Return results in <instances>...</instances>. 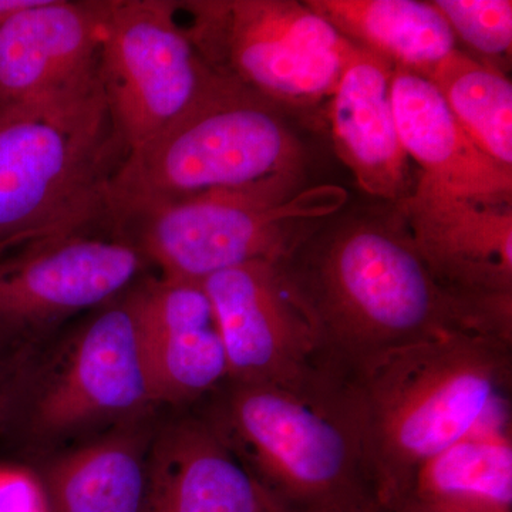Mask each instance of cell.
Here are the masks:
<instances>
[{
    "mask_svg": "<svg viewBox=\"0 0 512 512\" xmlns=\"http://www.w3.org/2000/svg\"><path fill=\"white\" fill-rule=\"evenodd\" d=\"M281 266L318 335L326 366L343 377L389 350L447 333L512 339V302L444 288L394 204L338 212Z\"/></svg>",
    "mask_w": 512,
    "mask_h": 512,
    "instance_id": "obj_1",
    "label": "cell"
},
{
    "mask_svg": "<svg viewBox=\"0 0 512 512\" xmlns=\"http://www.w3.org/2000/svg\"><path fill=\"white\" fill-rule=\"evenodd\" d=\"M512 339L454 332L382 353L348 379L380 510L399 503L430 458L510 421Z\"/></svg>",
    "mask_w": 512,
    "mask_h": 512,
    "instance_id": "obj_2",
    "label": "cell"
},
{
    "mask_svg": "<svg viewBox=\"0 0 512 512\" xmlns=\"http://www.w3.org/2000/svg\"><path fill=\"white\" fill-rule=\"evenodd\" d=\"M204 414L279 512H379L348 379L323 370L292 386L227 380Z\"/></svg>",
    "mask_w": 512,
    "mask_h": 512,
    "instance_id": "obj_3",
    "label": "cell"
},
{
    "mask_svg": "<svg viewBox=\"0 0 512 512\" xmlns=\"http://www.w3.org/2000/svg\"><path fill=\"white\" fill-rule=\"evenodd\" d=\"M134 286L23 350L0 403V447L12 461L35 466L165 409L144 362Z\"/></svg>",
    "mask_w": 512,
    "mask_h": 512,
    "instance_id": "obj_4",
    "label": "cell"
},
{
    "mask_svg": "<svg viewBox=\"0 0 512 512\" xmlns=\"http://www.w3.org/2000/svg\"><path fill=\"white\" fill-rule=\"evenodd\" d=\"M128 156L100 86L0 117V256L109 224Z\"/></svg>",
    "mask_w": 512,
    "mask_h": 512,
    "instance_id": "obj_5",
    "label": "cell"
},
{
    "mask_svg": "<svg viewBox=\"0 0 512 512\" xmlns=\"http://www.w3.org/2000/svg\"><path fill=\"white\" fill-rule=\"evenodd\" d=\"M305 161L284 110L221 76L181 119L128 154L111 181L109 220L210 192L303 178Z\"/></svg>",
    "mask_w": 512,
    "mask_h": 512,
    "instance_id": "obj_6",
    "label": "cell"
},
{
    "mask_svg": "<svg viewBox=\"0 0 512 512\" xmlns=\"http://www.w3.org/2000/svg\"><path fill=\"white\" fill-rule=\"evenodd\" d=\"M346 202L339 185L305 188L303 178H281L151 205L110 222L161 276L202 284L249 262L281 264Z\"/></svg>",
    "mask_w": 512,
    "mask_h": 512,
    "instance_id": "obj_7",
    "label": "cell"
},
{
    "mask_svg": "<svg viewBox=\"0 0 512 512\" xmlns=\"http://www.w3.org/2000/svg\"><path fill=\"white\" fill-rule=\"evenodd\" d=\"M178 5L190 16L185 29L205 63L281 109L328 100L355 47L305 2L185 0Z\"/></svg>",
    "mask_w": 512,
    "mask_h": 512,
    "instance_id": "obj_8",
    "label": "cell"
},
{
    "mask_svg": "<svg viewBox=\"0 0 512 512\" xmlns=\"http://www.w3.org/2000/svg\"><path fill=\"white\" fill-rule=\"evenodd\" d=\"M178 13L175 0H107L100 84L128 154L160 136L220 80Z\"/></svg>",
    "mask_w": 512,
    "mask_h": 512,
    "instance_id": "obj_9",
    "label": "cell"
},
{
    "mask_svg": "<svg viewBox=\"0 0 512 512\" xmlns=\"http://www.w3.org/2000/svg\"><path fill=\"white\" fill-rule=\"evenodd\" d=\"M148 274L140 249L110 225L15 249L0 256V340L32 348Z\"/></svg>",
    "mask_w": 512,
    "mask_h": 512,
    "instance_id": "obj_10",
    "label": "cell"
},
{
    "mask_svg": "<svg viewBox=\"0 0 512 512\" xmlns=\"http://www.w3.org/2000/svg\"><path fill=\"white\" fill-rule=\"evenodd\" d=\"M202 286L227 352L228 380L292 386L330 370L281 264L249 262Z\"/></svg>",
    "mask_w": 512,
    "mask_h": 512,
    "instance_id": "obj_11",
    "label": "cell"
},
{
    "mask_svg": "<svg viewBox=\"0 0 512 512\" xmlns=\"http://www.w3.org/2000/svg\"><path fill=\"white\" fill-rule=\"evenodd\" d=\"M107 0H28L0 25V117L100 86Z\"/></svg>",
    "mask_w": 512,
    "mask_h": 512,
    "instance_id": "obj_12",
    "label": "cell"
},
{
    "mask_svg": "<svg viewBox=\"0 0 512 512\" xmlns=\"http://www.w3.org/2000/svg\"><path fill=\"white\" fill-rule=\"evenodd\" d=\"M394 205L444 288L481 301H512V201L454 197L417 180Z\"/></svg>",
    "mask_w": 512,
    "mask_h": 512,
    "instance_id": "obj_13",
    "label": "cell"
},
{
    "mask_svg": "<svg viewBox=\"0 0 512 512\" xmlns=\"http://www.w3.org/2000/svg\"><path fill=\"white\" fill-rule=\"evenodd\" d=\"M148 376L165 409H188L229 377L214 309L198 282L150 274L134 288Z\"/></svg>",
    "mask_w": 512,
    "mask_h": 512,
    "instance_id": "obj_14",
    "label": "cell"
},
{
    "mask_svg": "<svg viewBox=\"0 0 512 512\" xmlns=\"http://www.w3.org/2000/svg\"><path fill=\"white\" fill-rule=\"evenodd\" d=\"M147 512H279L195 407L167 409L150 453Z\"/></svg>",
    "mask_w": 512,
    "mask_h": 512,
    "instance_id": "obj_15",
    "label": "cell"
},
{
    "mask_svg": "<svg viewBox=\"0 0 512 512\" xmlns=\"http://www.w3.org/2000/svg\"><path fill=\"white\" fill-rule=\"evenodd\" d=\"M393 73L392 63L355 46L328 99L336 154L366 194L387 204L414 187L394 117Z\"/></svg>",
    "mask_w": 512,
    "mask_h": 512,
    "instance_id": "obj_16",
    "label": "cell"
},
{
    "mask_svg": "<svg viewBox=\"0 0 512 512\" xmlns=\"http://www.w3.org/2000/svg\"><path fill=\"white\" fill-rule=\"evenodd\" d=\"M392 103L407 157L419 181L454 197L512 201V168L474 143L426 77L394 67Z\"/></svg>",
    "mask_w": 512,
    "mask_h": 512,
    "instance_id": "obj_17",
    "label": "cell"
},
{
    "mask_svg": "<svg viewBox=\"0 0 512 512\" xmlns=\"http://www.w3.org/2000/svg\"><path fill=\"white\" fill-rule=\"evenodd\" d=\"M158 409L40 461L50 512H147Z\"/></svg>",
    "mask_w": 512,
    "mask_h": 512,
    "instance_id": "obj_18",
    "label": "cell"
},
{
    "mask_svg": "<svg viewBox=\"0 0 512 512\" xmlns=\"http://www.w3.org/2000/svg\"><path fill=\"white\" fill-rule=\"evenodd\" d=\"M305 5L352 45L424 77L456 49V36L431 2L305 0Z\"/></svg>",
    "mask_w": 512,
    "mask_h": 512,
    "instance_id": "obj_19",
    "label": "cell"
},
{
    "mask_svg": "<svg viewBox=\"0 0 512 512\" xmlns=\"http://www.w3.org/2000/svg\"><path fill=\"white\" fill-rule=\"evenodd\" d=\"M406 497L453 512H512L510 421L480 427L430 458Z\"/></svg>",
    "mask_w": 512,
    "mask_h": 512,
    "instance_id": "obj_20",
    "label": "cell"
},
{
    "mask_svg": "<svg viewBox=\"0 0 512 512\" xmlns=\"http://www.w3.org/2000/svg\"><path fill=\"white\" fill-rule=\"evenodd\" d=\"M426 79L474 143L512 168V84L503 70L454 49Z\"/></svg>",
    "mask_w": 512,
    "mask_h": 512,
    "instance_id": "obj_21",
    "label": "cell"
},
{
    "mask_svg": "<svg viewBox=\"0 0 512 512\" xmlns=\"http://www.w3.org/2000/svg\"><path fill=\"white\" fill-rule=\"evenodd\" d=\"M434 8L461 37L481 55L500 59L511 55V0H434Z\"/></svg>",
    "mask_w": 512,
    "mask_h": 512,
    "instance_id": "obj_22",
    "label": "cell"
},
{
    "mask_svg": "<svg viewBox=\"0 0 512 512\" xmlns=\"http://www.w3.org/2000/svg\"><path fill=\"white\" fill-rule=\"evenodd\" d=\"M0 512H50L35 468L18 461L0 464Z\"/></svg>",
    "mask_w": 512,
    "mask_h": 512,
    "instance_id": "obj_23",
    "label": "cell"
},
{
    "mask_svg": "<svg viewBox=\"0 0 512 512\" xmlns=\"http://www.w3.org/2000/svg\"><path fill=\"white\" fill-rule=\"evenodd\" d=\"M23 350L25 349L13 348L0 340V403H2L3 394L6 392L10 377L13 375V370H15Z\"/></svg>",
    "mask_w": 512,
    "mask_h": 512,
    "instance_id": "obj_24",
    "label": "cell"
},
{
    "mask_svg": "<svg viewBox=\"0 0 512 512\" xmlns=\"http://www.w3.org/2000/svg\"><path fill=\"white\" fill-rule=\"evenodd\" d=\"M379 512H453L448 511L446 508L437 507L423 503V501L416 500L413 497H406L400 500L399 503L390 505V507L382 508Z\"/></svg>",
    "mask_w": 512,
    "mask_h": 512,
    "instance_id": "obj_25",
    "label": "cell"
},
{
    "mask_svg": "<svg viewBox=\"0 0 512 512\" xmlns=\"http://www.w3.org/2000/svg\"><path fill=\"white\" fill-rule=\"evenodd\" d=\"M28 0H0V25L13 12L22 8Z\"/></svg>",
    "mask_w": 512,
    "mask_h": 512,
    "instance_id": "obj_26",
    "label": "cell"
}]
</instances>
